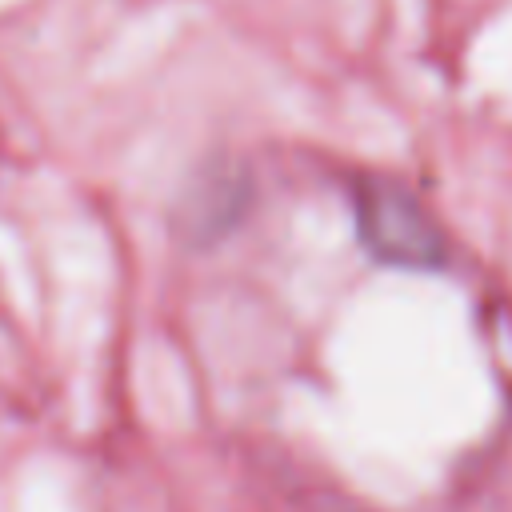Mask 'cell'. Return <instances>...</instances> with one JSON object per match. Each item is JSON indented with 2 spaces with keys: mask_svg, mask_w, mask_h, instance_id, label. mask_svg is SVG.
<instances>
[{
  "mask_svg": "<svg viewBox=\"0 0 512 512\" xmlns=\"http://www.w3.org/2000/svg\"><path fill=\"white\" fill-rule=\"evenodd\" d=\"M356 232L380 264L440 268L448 256L440 224L424 212V204L408 188L384 176L356 180Z\"/></svg>",
  "mask_w": 512,
  "mask_h": 512,
  "instance_id": "cell-1",
  "label": "cell"
}]
</instances>
